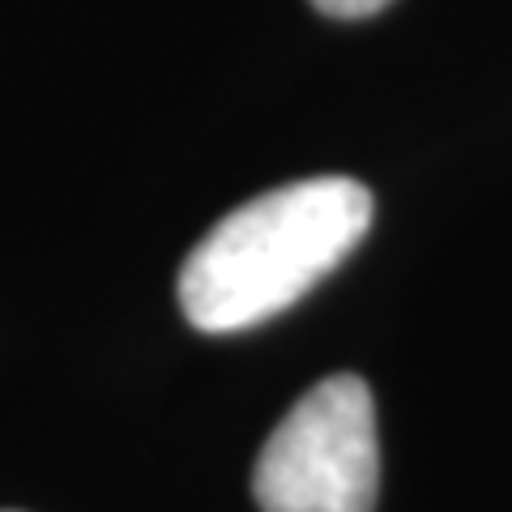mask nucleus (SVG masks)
Masks as SVG:
<instances>
[{
  "label": "nucleus",
  "mask_w": 512,
  "mask_h": 512,
  "mask_svg": "<svg viewBox=\"0 0 512 512\" xmlns=\"http://www.w3.org/2000/svg\"><path fill=\"white\" fill-rule=\"evenodd\" d=\"M372 210V192L350 175L295 180L235 205L180 269L184 316L201 333H235L286 312L359 248Z\"/></svg>",
  "instance_id": "nucleus-1"
},
{
  "label": "nucleus",
  "mask_w": 512,
  "mask_h": 512,
  "mask_svg": "<svg viewBox=\"0 0 512 512\" xmlns=\"http://www.w3.org/2000/svg\"><path fill=\"white\" fill-rule=\"evenodd\" d=\"M376 491L372 389L350 372L325 376L269 431L252 470V495L261 512H372Z\"/></svg>",
  "instance_id": "nucleus-2"
},
{
  "label": "nucleus",
  "mask_w": 512,
  "mask_h": 512,
  "mask_svg": "<svg viewBox=\"0 0 512 512\" xmlns=\"http://www.w3.org/2000/svg\"><path fill=\"white\" fill-rule=\"evenodd\" d=\"M312 5L329 18H372V13L389 9L393 0H312Z\"/></svg>",
  "instance_id": "nucleus-3"
}]
</instances>
